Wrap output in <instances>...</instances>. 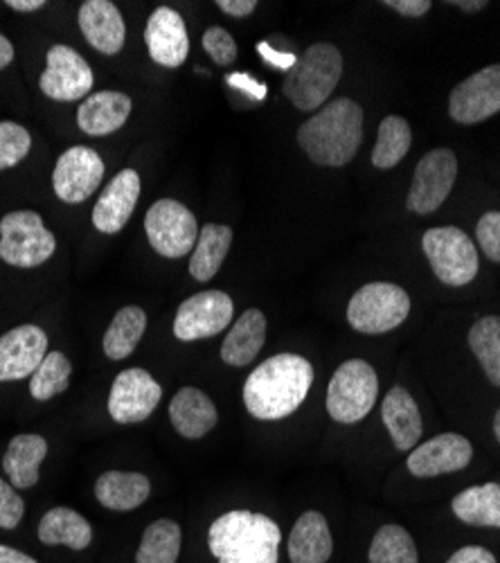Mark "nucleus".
Returning <instances> with one entry per match:
<instances>
[{
  "instance_id": "1",
  "label": "nucleus",
  "mask_w": 500,
  "mask_h": 563,
  "mask_svg": "<svg viewBox=\"0 0 500 563\" xmlns=\"http://www.w3.org/2000/svg\"><path fill=\"white\" fill-rule=\"evenodd\" d=\"M313 384V367L304 356L276 354L257 365L244 386L246 410L262 421L293 415Z\"/></svg>"
},
{
  "instance_id": "2",
  "label": "nucleus",
  "mask_w": 500,
  "mask_h": 563,
  "mask_svg": "<svg viewBox=\"0 0 500 563\" xmlns=\"http://www.w3.org/2000/svg\"><path fill=\"white\" fill-rule=\"evenodd\" d=\"M363 140V109L338 98L325 104L298 129V145L307 158L323 167L347 165Z\"/></svg>"
},
{
  "instance_id": "3",
  "label": "nucleus",
  "mask_w": 500,
  "mask_h": 563,
  "mask_svg": "<svg viewBox=\"0 0 500 563\" xmlns=\"http://www.w3.org/2000/svg\"><path fill=\"white\" fill-rule=\"evenodd\" d=\"M282 532L264 514L235 509L210 526L208 545L219 563H278Z\"/></svg>"
},
{
  "instance_id": "4",
  "label": "nucleus",
  "mask_w": 500,
  "mask_h": 563,
  "mask_svg": "<svg viewBox=\"0 0 500 563\" xmlns=\"http://www.w3.org/2000/svg\"><path fill=\"white\" fill-rule=\"evenodd\" d=\"M343 75V57L332 43H313L287 73L282 92L302 111H321Z\"/></svg>"
},
{
  "instance_id": "5",
  "label": "nucleus",
  "mask_w": 500,
  "mask_h": 563,
  "mask_svg": "<svg viewBox=\"0 0 500 563\" xmlns=\"http://www.w3.org/2000/svg\"><path fill=\"white\" fill-rule=\"evenodd\" d=\"M57 251L55 234L34 210H14L0 221V260L16 268H36Z\"/></svg>"
},
{
  "instance_id": "6",
  "label": "nucleus",
  "mask_w": 500,
  "mask_h": 563,
  "mask_svg": "<svg viewBox=\"0 0 500 563\" xmlns=\"http://www.w3.org/2000/svg\"><path fill=\"white\" fill-rule=\"evenodd\" d=\"M411 313V298L392 282H370L347 305V322L358 334H388Z\"/></svg>"
},
{
  "instance_id": "7",
  "label": "nucleus",
  "mask_w": 500,
  "mask_h": 563,
  "mask_svg": "<svg viewBox=\"0 0 500 563\" xmlns=\"http://www.w3.org/2000/svg\"><path fill=\"white\" fill-rule=\"evenodd\" d=\"M379 377L377 369L360 358L345 361L330 382L327 412L341 424H356L366 419L377 404Z\"/></svg>"
},
{
  "instance_id": "8",
  "label": "nucleus",
  "mask_w": 500,
  "mask_h": 563,
  "mask_svg": "<svg viewBox=\"0 0 500 563\" xmlns=\"http://www.w3.org/2000/svg\"><path fill=\"white\" fill-rule=\"evenodd\" d=\"M422 246L435 277L444 285L465 287L478 275V251L460 228H431L424 234Z\"/></svg>"
},
{
  "instance_id": "9",
  "label": "nucleus",
  "mask_w": 500,
  "mask_h": 563,
  "mask_svg": "<svg viewBox=\"0 0 500 563\" xmlns=\"http://www.w3.org/2000/svg\"><path fill=\"white\" fill-rule=\"evenodd\" d=\"M145 232L158 255L167 260H180L195 251L201 228L197 217L184 203L160 199L149 208L145 217Z\"/></svg>"
},
{
  "instance_id": "10",
  "label": "nucleus",
  "mask_w": 500,
  "mask_h": 563,
  "mask_svg": "<svg viewBox=\"0 0 500 563\" xmlns=\"http://www.w3.org/2000/svg\"><path fill=\"white\" fill-rule=\"evenodd\" d=\"M235 302L223 291H201L178 307L174 318V336L178 341L212 339L233 322Z\"/></svg>"
},
{
  "instance_id": "11",
  "label": "nucleus",
  "mask_w": 500,
  "mask_h": 563,
  "mask_svg": "<svg viewBox=\"0 0 500 563\" xmlns=\"http://www.w3.org/2000/svg\"><path fill=\"white\" fill-rule=\"evenodd\" d=\"M458 176V158L451 150L429 152L415 167L405 208L415 214L435 212L451 195Z\"/></svg>"
},
{
  "instance_id": "12",
  "label": "nucleus",
  "mask_w": 500,
  "mask_h": 563,
  "mask_svg": "<svg viewBox=\"0 0 500 563\" xmlns=\"http://www.w3.org/2000/svg\"><path fill=\"white\" fill-rule=\"evenodd\" d=\"M45 62L48 64L38 79L45 98L55 102H77L88 98V92L93 90V70L70 45H53Z\"/></svg>"
},
{
  "instance_id": "13",
  "label": "nucleus",
  "mask_w": 500,
  "mask_h": 563,
  "mask_svg": "<svg viewBox=\"0 0 500 563\" xmlns=\"http://www.w3.org/2000/svg\"><path fill=\"white\" fill-rule=\"evenodd\" d=\"M163 399L160 384L143 367L120 372L109 395V415L118 424H141Z\"/></svg>"
},
{
  "instance_id": "14",
  "label": "nucleus",
  "mask_w": 500,
  "mask_h": 563,
  "mask_svg": "<svg viewBox=\"0 0 500 563\" xmlns=\"http://www.w3.org/2000/svg\"><path fill=\"white\" fill-rule=\"evenodd\" d=\"M104 161L90 147H70L53 172V190L64 203H84L93 197L104 178Z\"/></svg>"
},
{
  "instance_id": "15",
  "label": "nucleus",
  "mask_w": 500,
  "mask_h": 563,
  "mask_svg": "<svg viewBox=\"0 0 500 563\" xmlns=\"http://www.w3.org/2000/svg\"><path fill=\"white\" fill-rule=\"evenodd\" d=\"M500 113V64L487 66L451 90L448 115L460 124H478Z\"/></svg>"
},
{
  "instance_id": "16",
  "label": "nucleus",
  "mask_w": 500,
  "mask_h": 563,
  "mask_svg": "<svg viewBox=\"0 0 500 563\" xmlns=\"http://www.w3.org/2000/svg\"><path fill=\"white\" fill-rule=\"evenodd\" d=\"M48 356V336L36 324H21L0 336V382L32 377Z\"/></svg>"
},
{
  "instance_id": "17",
  "label": "nucleus",
  "mask_w": 500,
  "mask_h": 563,
  "mask_svg": "<svg viewBox=\"0 0 500 563\" xmlns=\"http://www.w3.org/2000/svg\"><path fill=\"white\" fill-rule=\"evenodd\" d=\"M474 446L458 433L435 435L433 440L418 446L408 457V468L418 478H435L444 474H456L469 466Z\"/></svg>"
},
{
  "instance_id": "18",
  "label": "nucleus",
  "mask_w": 500,
  "mask_h": 563,
  "mask_svg": "<svg viewBox=\"0 0 500 563\" xmlns=\"http://www.w3.org/2000/svg\"><path fill=\"white\" fill-rule=\"evenodd\" d=\"M149 57L165 68L184 66L190 55V36L184 16L171 8H158L145 27Z\"/></svg>"
},
{
  "instance_id": "19",
  "label": "nucleus",
  "mask_w": 500,
  "mask_h": 563,
  "mask_svg": "<svg viewBox=\"0 0 500 563\" xmlns=\"http://www.w3.org/2000/svg\"><path fill=\"white\" fill-rule=\"evenodd\" d=\"M141 190L143 183L135 169H122L115 174L93 208V225L104 234L120 232L138 206Z\"/></svg>"
},
{
  "instance_id": "20",
  "label": "nucleus",
  "mask_w": 500,
  "mask_h": 563,
  "mask_svg": "<svg viewBox=\"0 0 500 563\" xmlns=\"http://www.w3.org/2000/svg\"><path fill=\"white\" fill-rule=\"evenodd\" d=\"M79 30L84 38L107 57L124 48L126 25L111 0H86L79 8Z\"/></svg>"
},
{
  "instance_id": "21",
  "label": "nucleus",
  "mask_w": 500,
  "mask_h": 563,
  "mask_svg": "<svg viewBox=\"0 0 500 563\" xmlns=\"http://www.w3.org/2000/svg\"><path fill=\"white\" fill-rule=\"evenodd\" d=\"M169 419L174 431L186 440L208 435L219 421L214 401L199 388H180L169 404Z\"/></svg>"
},
{
  "instance_id": "22",
  "label": "nucleus",
  "mask_w": 500,
  "mask_h": 563,
  "mask_svg": "<svg viewBox=\"0 0 500 563\" xmlns=\"http://www.w3.org/2000/svg\"><path fill=\"white\" fill-rule=\"evenodd\" d=\"M131 98L118 90H102L88 96L77 109V124L86 135H111L122 129L131 115Z\"/></svg>"
},
{
  "instance_id": "23",
  "label": "nucleus",
  "mask_w": 500,
  "mask_h": 563,
  "mask_svg": "<svg viewBox=\"0 0 500 563\" xmlns=\"http://www.w3.org/2000/svg\"><path fill=\"white\" fill-rule=\"evenodd\" d=\"M334 552L330 523L321 511H304L289 537L291 563H327Z\"/></svg>"
},
{
  "instance_id": "24",
  "label": "nucleus",
  "mask_w": 500,
  "mask_h": 563,
  "mask_svg": "<svg viewBox=\"0 0 500 563\" xmlns=\"http://www.w3.org/2000/svg\"><path fill=\"white\" fill-rule=\"evenodd\" d=\"M381 415L395 446L399 451H413V446L422 438L424 424H422L420 408L415 399L408 395V390L401 386H395L384 399Z\"/></svg>"
},
{
  "instance_id": "25",
  "label": "nucleus",
  "mask_w": 500,
  "mask_h": 563,
  "mask_svg": "<svg viewBox=\"0 0 500 563\" xmlns=\"http://www.w3.org/2000/svg\"><path fill=\"white\" fill-rule=\"evenodd\" d=\"M266 343V318L259 309L244 311L221 345V361L231 367L251 365Z\"/></svg>"
},
{
  "instance_id": "26",
  "label": "nucleus",
  "mask_w": 500,
  "mask_h": 563,
  "mask_svg": "<svg viewBox=\"0 0 500 563\" xmlns=\"http://www.w3.org/2000/svg\"><path fill=\"white\" fill-rule=\"evenodd\" d=\"M48 455V440L36 433H23L12 438L5 457L3 468L10 476V483L16 489H30L38 483V468Z\"/></svg>"
},
{
  "instance_id": "27",
  "label": "nucleus",
  "mask_w": 500,
  "mask_h": 563,
  "mask_svg": "<svg viewBox=\"0 0 500 563\" xmlns=\"http://www.w3.org/2000/svg\"><path fill=\"white\" fill-rule=\"evenodd\" d=\"M38 541L45 545L86 550L90 541H93V528H90L79 511L70 507H55L43 514L38 523Z\"/></svg>"
},
{
  "instance_id": "28",
  "label": "nucleus",
  "mask_w": 500,
  "mask_h": 563,
  "mask_svg": "<svg viewBox=\"0 0 500 563\" xmlns=\"http://www.w3.org/2000/svg\"><path fill=\"white\" fill-rule=\"evenodd\" d=\"M152 494V483L143 474L107 472L96 483V498L111 511H131Z\"/></svg>"
},
{
  "instance_id": "29",
  "label": "nucleus",
  "mask_w": 500,
  "mask_h": 563,
  "mask_svg": "<svg viewBox=\"0 0 500 563\" xmlns=\"http://www.w3.org/2000/svg\"><path fill=\"white\" fill-rule=\"evenodd\" d=\"M453 514L474 528H500V485L469 487L453 498Z\"/></svg>"
},
{
  "instance_id": "30",
  "label": "nucleus",
  "mask_w": 500,
  "mask_h": 563,
  "mask_svg": "<svg viewBox=\"0 0 500 563\" xmlns=\"http://www.w3.org/2000/svg\"><path fill=\"white\" fill-rule=\"evenodd\" d=\"M231 246H233V228L221 225V223L203 225L190 260L192 277H197L199 282L212 279L219 273Z\"/></svg>"
},
{
  "instance_id": "31",
  "label": "nucleus",
  "mask_w": 500,
  "mask_h": 563,
  "mask_svg": "<svg viewBox=\"0 0 500 563\" xmlns=\"http://www.w3.org/2000/svg\"><path fill=\"white\" fill-rule=\"evenodd\" d=\"M147 330V313L141 307H122L104 332V354L111 361H124L138 347Z\"/></svg>"
},
{
  "instance_id": "32",
  "label": "nucleus",
  "mask_w": 500,
  "mask_h": 563,
  "mask_svg": "<svg viewBox=\"0 0 500 563\" xmlns=\"http://www.w3.org/2000/svg\"><path fill=\"white\" fill-rule=\"evenodd\" d=\"M411 143H413L411 124L399 115L384 118L377 135V145L373 152V165L377 169H390L399 165L405 158V154L411 152Z\"/></svg>"
},
{
  "instance_id": "33",
  "label": "nucleus",
  "mask_w": 500,
  "mask_h": 563,
  "mask_svg": "<svg viewBox=\"0 0 500 563\" xmlns=\"http://www.w3.org/2000/svg\"><path fill=\"white\" fill-rule=\"evenodd\" d=\"M180 554V526L169 519L154 521L135 552V563H176Z\"/></svg>"
},
{
  "instance_id": "34",
  "label": "nucleus",
  "mask_w": 500,
  "mask_h": 563,
  "mask_svg": "<svg viewBox=\"0 0 500 563\" xmlns=\"http://www.w3.org/2000/svg\"><path fill=\"white\" fill-rule=\"evenodd\" d=\"M469 347L487 379L500 388V316H485L469 330Z\"/></svg>"
},
{
  "instance_id": "35",
  "label": "nucleus",
  "mask_w": 500,
  "mask_h": 563,
  "mask_svg": "<svg viewBox=\"0 0 500 563\" xmlns=\"http://www.w3.org/2000/svg\"><path fill=\"white\" fill-rule=\"evenodd\" d=\"M73 365L64 352H48L43 363L36 367V372L30 377V395L36 401H51L53 397L62 395L70 386Z\"/></svg>"
},
{
  "instance_id": "36",
  "label": "nucleus",
  "mask_w": 500,
  "mask_h": 563,
  "mask_svg": "<svg viewBox=\"0 0 500 563\" xmlns=\"http://www.w3.org/2000/svg\"><path fill=\"white\" fill-rule=\"evenodd\" d=\"M420 554L413 537L401 526H384L370 545V563H418Z\"/></svg>"
},
{
  "instance_id": "37",
  "label": "nucleus",
  "mask_w": 500,
  "mask_h": 563,
  "mask_svg": "<svg viewBox=\"0 0 500 563\" xmlns=\"http://www.w3.org/2000/svg\"><path fill=\"white\" fill-rule=\"evenodd\" d=\"M32 150V135L16 122H0V172L16 167Z\"/></svg>"
},
{
  "instance_id": "38",
  "label": "nucleus",
  "mask_w": 500,
  "mask_h": 563,
  "mask_svg": "<svg viewBox=\"0 0 500 563\" xmlns=\"http://www.w3.org/2000/svg\"><path fill=\"white\" fill-rule=\"evenodd\" d=\"M203 51L216 66H231L237 59V41L229 30L212 25L203 34Z\"/></svg>"
},
{
  "instance_id": "39",
  "label": "nucleus",
  "mask_w": 500,
  "mask_h": 563,
  "mask_svg": "<svg viewBox=\"0 0 500 563\" xmlns=\"http://www.w3.org/2000/svg\"><path fill=\"white\" fill-rule=\"evenodd\" d=\"M25 516V503L16 487L0 478V530H16Z\"/></svg>"
},
{
  "instance_id": "40",
  "label": "nucleus",
  "mask_w": 500,
  "mask_h": 563,
  "mask_svg": "<svg viewBox=\"0 0 500 563\" xmlns=\"http://www.w3.org/2000/svg\"><path fill=\"white\" fill-rule=\"evenodd\" d=\"M476 238L480 249L491 262L500 264V212H487L476 225Z\"/></svg>"
},
{
  "instance_id": "41",
  "label": "nucleus",
  "mask_w": 500,
  "mask_h": 563,
  "mask_svg": "<svg viewBox=\"0 0 500 563\" xmlns=\"http://www.w3.org/2000/svg\"><path fill=\"white\" fill-rule=\"evenodd\" d=\"M384 5L395 10L401 16H408V19H420V16L429 14L433 8L431 0H386Z\"/></svg>"
},
{
  "instance_id": "42",
  "label": "nucleus",
  "mask_w": 500,
  "mask_h": 563,
  "mask_svg": "<svg viewBox=\"0 0 500 563\" xmlns=\"http://www.w3.org/2000/svg\"><path fill=\"white\" fill-rule=\"evenodd\" d=\"M257 53H259V55L266 59V64L276 66V68H280V70H291V68L298 64L296 55H291V53H278V51H273L266 41H259V43H257Z\"/></svg>"
},
{
  "instance_id": "43",
  "label": "nucleus",
  "mask_w": 500,
  "mask_h": 563,
  "mask_svg": "<svg viewBox=\"0 0 500 563\" xmlns=\"http://www.w3.org/2000/svg\"><path fill=\"white\" fill-rule=\"evenodd\" d=\"M446 563H498V561L489 550L480 545H467V548H460Z\"/></svg>"
},
{
  "instance_id": "44",
  "label": "nucleus",
  "mask_w": 500,
  "mask_h": 563,
  "mask_svg": "<svg viewBox=\"0 0 500 563\" xmlns=\"http://www.w3.org/2000/svg\"><path fill=\"white\" fill-rule=\"evenodd\" d=\"M225 79H229V84H231L233 88L244 90L246 96H251V98H255V100H264V98H266V92H268L264 84H259L257 79H253V77H248V75H244V73L229 75Z\"/></svg>"
},
{
  "instance_id": "45",
  "label": "nucleus",
  "mask_w": 500,
  "mask_h": 563,
  "mask_svg": "<svg viewBox=\"0 0 500 563\" xmlns=\"http://www.w3.org/2000/svg\"><path fill=\"white\" fill-rule=\"evenodd\" d=\"M216 8L229 16L246 19L257 10V3L255 0H216Z\"/></svg>"
},
{
  "instance_id": "46",
  "label": "nucleus",
  "mask_w": 500,
  "mask_h": 563,
  "mask_svg": "<svg viewBox=\"0 0 500 563\" xmlns=\"http://www.w3.org/2000/svg\"><path fill=\"white\" fill-rule=\"evenodd\" d=\"M0 563H38L32 556H27L25 552L10 548V545H0Z\"/></svg>"
},
{
  "instance_id": "47",
  "label": "nucleus",
  "mask_w": 500,
  "mask_h": 563,
  "mask_svg": "<svg viewBox=\"0 0 500 563\" xmlns=\"http://www.w3.org/2000/svg\"><path fill=\"white\" fill-rule=\"evenodd\" d=\"M5 5H8V8H12L14 12H23V14H27V12H36V10L45 8V0H8Z\"/></svg>"
},
{
  "instance_id": "48",
  "label": "nucleus",
  "mask_w": 500,
  "mask_h": 563,
  "mask_svg": "<svg viewBox=\"0 0 500 563\" xmlns=\"http://www.w3.org/2000/svg\"><path fill=\"white\" fill-rule=\"evenodd\" d=\"M12 62H14V45L5 34H0V70L8 68Z\"/></svg>"
},
{
  "instance_id": "49",
  "label": "nucleus",
  "mask_w": 500,
  "mask_h": 563,
  "mask_svg": "<svg viewBox=\"0 0 500 563\" xmlns=\"http://www.w3.org/2000/svg\"><path fill=\"white\" fill-rule=\"evenodd\" d=\"M451 5H456V8L465 10V12H480V10L487 8L485 0H453Z\"/></svg>"
},
{
  "instance_id": "50",
  "label": "nucleus",
  "mask_w": 500,
  "mask_h": 563,
  "mask_svg": "<svg viewBox=\"0 0 500 563\" xmlns=\"http://www.w3.org/2000/svg\"><path fill=\"white\" fill-rule=\"evenodd\" d=\"M493 435H496V440L500 442V408H498V412H496V417H493Z\"/></svg>"
}]
</instances>
